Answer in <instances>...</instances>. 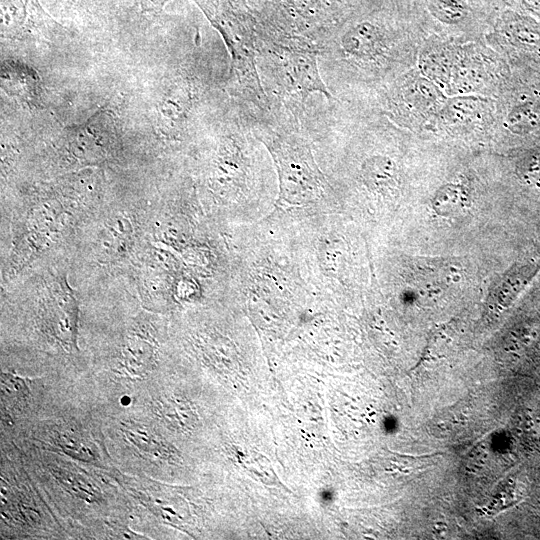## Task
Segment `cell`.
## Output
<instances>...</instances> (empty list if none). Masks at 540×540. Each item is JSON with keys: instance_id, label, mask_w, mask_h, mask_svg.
Here are the masks:
<instances>
[{"instance_id": "obj_14", "label": "cell", "mask_w": 540, "mask_h": 540, "mask_svg": "<svg viewBox=\"0 0 540 540\" xmlns=\"http://www.w3.org/2000/svg\"><path fill=\"white\" fill-rule=\"evenodd\" d=\"M508 31L520 43L529 45L540 44V27L523 18L509 21Z\"/></svg>"}, {"instance_id": "obj_10", "label": "cell", "mask_w": 540, "mask_h": 540, "mask_svg": "<svg viewBox=\"0 0 540 540\" xmlns=\"http://www.w3.org/2000/svg\"><path fill=\"white\" fill-rule=\"evenodd\" d=\"M80 436L74 435L72 431H60L56 435L57 445L67 454L82 461H93L97 454L93 445L87 444Z\"/></svg>"}, {"instance_id": "obj_4", "label": "cell", "mask_w": 540, "mask_h": 540, "mask_svg": "<svg viewBox=\"0 0 540 540\" xmlns=\"http://www.w3.org/2000/svg\"><path fill=\"white\" fill-rule=\"evenodd\" d=\"M359 178L368 189L380 193H392L399 188V168L385 154L367 156L360 164Z\"/></svg>"}, {"instance_id": "obj_16", "label": "cell", "mask_w": 540, "mask_h": 540, "mask_svg": "<svg viewBox=\"0 0 540 540\" xmlns=\"http://www.w3.org/2000/svg\"><path fill=\"white\" fill-rule=\"evenodd\" d=\"M58 478H61L62 482L70 486L71 489H73L75 492H77L78 497L85 499L86 501H94L95 497L97 496V493L93 487L86 482H81L77 475L69 476L68 474H64L58 472Z\"/></svg>"}, {"instance_id": "obj_1", "label": "cell", "mask_w": 540, "mask_h": 540, "mask_svg": "<svg viewBox=\"0 0 540 540\" xmlns=\"http://www.w3.org/2000/svg\"><path fill=\"white\" fill-rule=\"evenodd\" d=\"M256 61L272 106L303 118L313 94L335 99L322 77L316 50L267 43L258 47Z\"/></svg>"}, {"instance_id": "obj_6", "label": "cell", "mask_w": 540, "mask_h": 540, "mask_svg": "<svg viewBox=\"0 0 540 540\" xmlns=\"http://www.w3.org/2000/svg\"><path fill=\"white\" fill-rule=\"evenodd\" d=\"M154 354V345L139 334L131 335L123 349V364L133 374L146 371Z\"/></svg>"}, {"instance_id": "obj_3", "label": "cell", "mask_w": 540, "mask_h": 540, "mask_svg": "<svg viewBox=\"0 0 540 540\" xmlns=\"http://www.w3.org/2000/svg\"><path fill=\"white\" fill-rule=\"evenodd\" d=\"M43 323L51 335L66 348L77 342L78 308L74 294L65 278H57L48 291Z\"/></svg>"}, {"instance_id": "obj_15", "label": "cell", "mask_w": 540, "mask_h": 540, "mask_svg": "<svg viewBox=\"0 0 540 540\" xmlns=\"http://www.w3.org/2000/svg\"><path fill=\"white\" fill-rule=\"evenodd\" d=\"M521 176L530 183L540 182V150L526 155L519 164Z\"/></svg>"}, {"instance_id": "obj_9", "label": "cell", "mask_w": 540, "mask_h": 540, "mask_svg": "<svg viewBox=\"0 0 540 540\" xmlns=\"http://www.w3.org/2000/svg\"><path fill=\"white\" fill-rule=\"evenodd\" d=\"M132 231L129 221L125 218H115L107 226L103 236L102 249L106 255L122 252L125 249V239Z\"/></svg>"}, {"instance_id": "obj_17", "label": "cell", "mask_w": 540, "mask_h": 540, "mask_svg": "<svg viewBox=\"0 0 540 540\" xmlns=\"http://www.w3.org/2000/svg\"><path fill=\"white\" fill-rule=\"evenodd\" d=\"M171 0H138L140 8L144 12H160Z\"/></svg>"}, {"instance_id": "obj_5", "label": "cell", "mask_w": 540, "mask_h": 540, "mask_svg": "<svg viewBox=\"0 0 540 540\" xmlns=\"http://www.w3.org/2000/svg\"><path fill=\"white\" fill-rule=\"evenodd\" d=\"M469 206V194L461 184L449 183L440 187L432 199L435 212L445 217L462 215Z\"/></svg>"}, {"instance_id": "obj_12", "label": "cell", "mask_w": 540, "mask_h": 540, "mask_svg": "<svg viewBox=\"0 0 540 540\" xmlns=\"http://www.w3.org/2000/svg\"><path fill=\"white\" fill-rule=\"evenodd\" d=\"M432 14L447 24H458L467 16V7L460 0H431Z\"/></svg>"}, {"instance_id": "obj_18", "label": "cell", "mask_w": 540, "mask_h": 540, "mask_svg": "<svg viewBox=\"0 0 540 540\" xmlns=\"http://www.w3.org/2000/svg\"><path fill=\"white\" fill-rule=\"evenodd\" d=\"M526 4L536 11L540 12V0H524Z\"/></svg>"}, {"instance_id": "obj_13", "label": "cell", "mask_w": 540, "mask_h": 540, "mask_svg": "<svg viewBox=\"0 0 540 540\" xmlns=\"http://www.w3.org/2000/svg\"><path fill=\"white\" fill-rule=\"evenodd\" d=\"M27 380L12 373H2V396L14 404L25 403L29 397Z\"/></svg>"}, {"instance_id": "obj_8", "label": "cell", "mask_w": 540, "mask_h": 540, "mask_svg": "<svg viewBox=\"0 0 540 540\" xmlns=\"http://www.w3.org/2000/svg\"><path fill=\"white\" fill-rule=\"evenodd\" d=\"M482 104L478 98L463 96L450 100L444 109V117L452 124H467L476 120L481 113Z\"/></svg>"}, {"instance_id": "obj_11", "label": "cell", "mask_w": 540, "mask_h": 540, "mask_svg": "<svg viewBox=\"0 0 540 540\" xmlns=\"http://www.w3.org/2000/svg\"><path fill=\"white\" fill-rule=\"evenodd\" d=\"M508 125L518 132L535 129L540 125V105L527 103L517 107L509 114Z\"/></svg>"}, {"instance_id": "obj_2", "label": "cell", "mask_w": 540, "mask_h": 540, "mask_svg": "<svg viewBox=\"0 0 540 540\" xmlns=\"http://www.w3.org/2000/svg\"><path fill=\"white\" fill-rule=\"evenodd\" d=\"M62 28L41 7L38 0H1V30L5 37L49 36Z\"/></svg>"}, {"instance_id": "obj_7", "label": "cell", "mask_w": 540, "mask_h": 540, "mask_svg": "<svg viewBox=\"0 0 540 540\" xmlns=\"http://www.w3.org/2000/svg\"><path fill=\"white\" fill-rule=\"evenodd\" d=\"M123 431L127 439L142 452L163 458L167 454V446L149 429L135 423L125 424Z\"/></svg>"}]
</instances>
